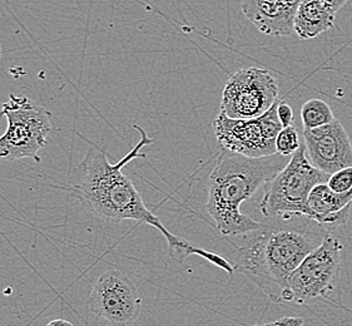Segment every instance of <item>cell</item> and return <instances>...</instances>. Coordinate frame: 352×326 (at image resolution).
Wrapping results in <instances>:
<instances>
[{
    "mask_svg": "<svg viewBox=\"0 0 352 326\" xmlns=\"http://www.w3.org/2000/svg\"><path fill=\"white\" fill-rule=\"evenodd\" d=\"M133 127L140 132L141 141L117 163L111 162L104 149L91 142L85 135H79L91 146V149L72 175L71 184L76 195L91 207L98 219L108 222L137 221L155 227L164 236L168 245L169 257L173 261L184 263L190 256H199L232 276L234 268L227 259L208 250L198 248L182 237L172 234L163 225L161 219L149 210L133 181L122 171L133 160L146 158L147 156L141 152L142 149L155 142L143 128L137 124Z\"/></svg>",
    "mask_w": 352,
    "mask_h": 326,
    "instance_id": "6da1fadb",
    "label": "cell"
},
{
    "mask_svg": "<svg viewBox=\"0 0 352 326\" xmlns=\"http://www.w3.org/2000/svg\"><path fill=\"white\" fill-rule=\"evenodd\" d=\"M329 234L314 221L298 224L289 219L262 222L261 227L241 235L234 245V274L251 280L272 303L287 304L291 274Z\"/></svg>",
    "mask_w": 352,
    "mask_h": 326,
    "instance_id": "7a4b0ae2",
    "label": "cell"
},
{
    "mask_svg": "<svg viewBox=\"0 0 352 326\" xmlns=\"http://www.w3.org/2000/svg\"><path fill=\"white\" fill-rule=\"evenodd\" d=\"M287 164L285 156L251 158L222 149L212 169L206 210L221 234L241 236L257 230L262 222L241 213V205L251 199Z\"/></svg>",
    "mask_w": 352,
    "mask_h": 326,
    "instance_id": "3957f363",
    "label": "cell"
},
{
    "mask_svg": "<svg viewBox=\"0 0 352 326\" xmlns=\"http://www.w3.org/2000/svg\"><path fill=\"white\" fill-rule=\"evenodd\" d=\"M329 177L330 175L312 166L305 143H301L287 164L266 184L258 205L261 213L268 219L305 217L312 188L327 182Z\"/></svg>",
    "mask_w": 352,
    "mask_h": 326,
    "instance_id": "277c9868",
    "label": "cell"
},
{
    "mask_svg": "<svg viewBox=\"0 0 352 326\" xmlns=\"http://www.w3.org/2000/svg\"><path fill=\"white\" fill-rule=\"evenodd\" d=\"M0 117L7 118L6 132L0 135V160L14 162L32 158L42 162L41 149L48 143L52 113L25 96L10 94L3 103Z\"/></svg>",
    "mask_w": 352,
    "mask_h": 326,
    "instance_id": "5b68a950",
    "label": "cell"
},
{
    "mask_svg": "<svg viewBox=\"0 0 352 326\" xmlns=\"http://www.w3.org/2000/svg\"><path fill=\"white\" fill-rule=\"evenodd\" d=\"M344 245L331 232L291 274L287 304L309 305L329 298L338 287Z\"/></svg>",
    "mask_w": 352,
    "mask_h": 326,
    "instance_id": "8992f818",
    "label": "cell"
},
{
    "mask_svg": "<svg viewBox=\"0 0 352 326\" xmlns=\"http://www.w3.org/2000/svg\"><path fill=\"white\" fill-rule=\"evenodd\" d=\"M280 100L252 120H233L223 112L213 120V132L223 149L251 158L276 155V138L281 132L277 107Z\"/></svg>",
    "mask_w": 352,
    "mask_h": 326,
    "instance_id": "52a82bcc",
    "label": "cell"
},
{
    "mask_svg": "<svg viewBox=\"0 0 352 326\" xmlns=\"http://www.w3.org/2000/svg\"><path fill=\"white\" fill-rule=\"evenodd\" d=\"M278 100V83L262 68L247 67L226 82L221 112L233 120H252L266 113Z\"/></svg>",
    "mask_w": 352,
    "mask_h": 326,
    "instance_id": "ba28073f",
    "label": "cell"
},
{
    "mask_svg": "<svg viewBox=\"0 0 352 326\" xmlns=\"http://www.w3.org/2000/svg\"><path fill=\"white\" fill-rule=\"evenodd\" d=\"M87 306L94 316L112 325L128 326L140 316L142 298L127 274L120 270H107L93 285Z\"/></svg>",
    "mask_w": 352,
    "mask_h": 326,
    "instance_id": "9c48e42d",
    "label": "cell"
},
{
    "mask_svg": "<svg viewBox=\"0 0 352 326\" xmlns=\"http://www.w3.org/2000/svg\"><path fill=\"white\" fill-rule=\"evenodd\" d=\"M306 155L312 166L327 175L352 166V143L341 122L303 129Z\"/></svg>",
    "mask_w": 352,
    "mask_h": 326,
    "instance_id": "30bf717a",
    "label": "cell"
},
{
    "mask_svg": "<svg viewBox=\"0 0 352 326\" xmlns=\"http://www.w3.org/2000/svg\"><path fill=\"white\" fill-rule=\"evenodd\" d=\"M302 0H243L242 12L267 36L292 34L297 9Z\"/></svg>",
    "mask_w": 352,
    "mask_h": 326,
    "instance_id": "8fae6325",
    "label": "cell"
},
{
    "mask_svg": "<svg viewBox=\"0 0 352 326\" xmlns=\"http://www.w3.org/2000/svg\"><path fill=\"white\" fill-rule=\"evenodd\" d=\"M351 208L352 191L336 193L327 182H324L316 184L310 192L305 217L331 232L332 230L346 225Z\"/></svg>",
    "mask_w": 352,
    "mask_h": 326,
    "instance_id": "7c38bea8",
    "label": "cell"
},
{
    "mask_svg": "<svg viewBox=\"0 0 352 326\" xmlns=\"http://www.w3.org/2000/svg\"><path fill=\"white\" fill-rule=\"evenodd\" d=\"M335 19L336 13L324 0H302L297 9L294 30L301 39L309 41L331 29Z\"/></svg>",
    "mask_w": 352,
    "mask_h": 326,
    "instance_id": "4fadbf2b",
    "label": "cell"
},
{
    "mask_svg": "<svg viewBox=\"0 0 352 326\" xmlns=\"http://www.w3.org/2000/svg\"><path fill=\"white\" fill-rule=\"evenodd\" d=\"M301 120H302L303 129H315L330 124L335 121V116L332 113L331 107L329 106L324 100H307L301 108Z\"/></svg>",
    "mask_w": 352,
    "mask_h": 326,
    "instance_id": "5bb4252c",
    "label": "cell"
},
{
    "mask_svg": "<svg viewBox=\"0 0 352 326\" xmlns=\"http://www.w3.org/2000/svg\"><path fill=\"white\" fill-rule=\"evenodd\" d=\"M301 147L297 128L294 126L282 128L276 138V153L281 156H292Z\"/></svg>",
    "mask_w": 352,
    "mask_h": 326,
    "instance_id": "9a60e30c",
    "label": "cell"
},
{
    "mask_svg": "<svg viewBox=\"0 0 352 326\" xmlns=\"http://www.w3.org/2000/svg\"><path fill=\"white\" fill-rule=\"evenodd\" d=\"M327 184L336 193L352 191V166L330 175Z\"/></svg>",
    "mask_w": 352,
    "mask_h": 326,
    "instance_id": "2e32d148",
    "label": "cell"
},
{
    "mask_svg": "<svg viewBox=\"0 0 352 326\" xmlns=\"http://www.w3.org/2000/svg\"><path fill=\"white\" fill-rule=\"evenodd\" d=\"M277 114H278V120L281 122L282 127L286 128L291 126V123L294 121V111L287 103H278Z\"/></svg>",
    "mask_w": 352,
    "mask_h": 326,
    "instance_id": "e0dca14e",
    "label": "cell"
},
{
    "mask_svg": "<svg viewBox=\"0 0 352 326\" xmlns=\"http://www.w3.org/2000/svg\"><path fill=\"white\" fill-rule=\"evenodd\" d=\"M256 326H303V320L301 318H282L267 324H261Z\"/></svg>",
    "mask_w": 352,
    "mask_h": 326,
    "instance_id": "ac0fdd59",
    "label": "cell"
},
{
    "mask_svg": "<svg viewBox=\"0 0 352 326\" xmlns=\"http://www.w3.org/2000/svg\"><path fill=\"white\" fill-rule=\"evenodd\" d=\"M324 1L335 13H338V10L347 3V0H324Z\"/></svg>",
    "mask_w": 352,
    "mask_h": 326,
    "instance_id": "d6986e66",
    "label": "cell"
},
{
    "mask_svg": "<svg viewBox=\"0 0 352 326\" xmlns=\"http://www.w3.org/2000/svg\"><path fill=\"white\" fill-rule=\"evenodd\" d=\"M47 326H74L72 324L71 321L65 319H56L53 321H50V324H47Z\"/></svg>",
    "mask_w": 352,
    "mask_h": 326,
    "instance_id": "ffe728a7",
    "label": "cell"
},
{
    "mask_svg": "<svg viewBox=\"0 0 352 326\" xmlns=\"http://www.w3.org/2000/svg\"><path fill=\"white\" fill-rule=\"evenodd\" d=\"M0 58H1V45H0Z\"/></svg>",
    "mask_w": 352,
    "mask_h": 326,
    "instance_id": "44dd1931",
    "label": "cell"
}]
</instances>
